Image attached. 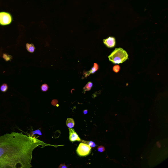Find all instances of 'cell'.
<instances>
[{"label":"cell","mask_w":168,"mask_h":168,"mask_svg":"<svg viewBox=\"0 0 168 168\" xmlns=\"http://www.w3.org/2000/svg\"><path fill=\"white\" fill-rule=\"evenodd\" d=\"M128 58L127 52L120 48H116L108 56L109 60L116 64L123 63Z\"/></svg>","instance_id":"7a4b0ae2"},{"label":"cell","mask_w":168,"mask_h":168,"mask_svg":"<svg viewBox=\"0 0 168 168\" xmlns=\"http://www.w3.org/2000/svg\"><path fill=\"white\" fill-rule=\"evenodd\" d=\"M12 17L8 13L4 12L0 13V25H9L11 23Z\"/></svg>","instance_id":"277c9868"},{"label":"cell","mask_w":168,"mask_h":168,"mask_svg":"<svg viewBox=\"0 0 168 168\" xmlns=\"http://www.w3.org/2000/svg\"><path fill=\"white\" fill-rule=\"evenodd\" d=\"M26 47L27 51L28 52H30V53H33L35 51V49L34 45L33 44H28L27 43L26 44Z\"/></svg>","instance_id":"9c48e42d"},{"label":"cell","mask_w":168,"mask_h":168,"mask_svg":"<svg viewBox=\"0 0 168 168\" xmlns=\"http://www.w3.org/2000/svg\"><path fill=\"white\" fill-rule=\"evenodd\" d=\"M98 68H99V66L97 64L95 63L94 67L92 68L91 70L89 72H86L85 73V77H88V76L90 75L91 74L94 73L96 71Z\"/></svg>","instance_id":"52a82bcc"},{"label":"cell","mask_w":168,"mask_h":168,"mask_svg":"<svg viewBox=\"0 0 168 168\" xmlns=\"http://www.w3.org/2000/svg\"><path fill=\"white\" fill-rule=\"evenodd\" d=\"M69 140L71 142L76 141H80L81 139L78 136V134L75 132V130L72 128H69Z\"/></svg>","instance_id":"5b68a950"},{"label":"cell","mask_w":168,"mask_h":168,"mask_svg":"<svg viewBox=\"0 0 168 168\" xmlns=\"http://www.w3.org/2000/svg\"><path fill=\"white\" fill-rule=\"evenodd\" d=\"M104 44L109 48H112L115 46L116 44L115 39L113 37H110L107 39L103 40Z\"/></svg>","instance_id":"8992f818"},{"label":"cell","mask_w":168,"mask_h":168,"mask_svg":"<svg viewBox=\"0 0 168 168\" xmlns=\"http://www.w3.org/2000/svg\"><path fill=\"white\" fill-rule=\"evenodd\" d=\"M58 168H67V167L66 166V165L64 164V163H63V164H61L59 166Z\"/></svg>","instance_id":"ac0fdd59"},{"label":"cell","mask_w":168,"mask_h":168,"mask_svg":"<svg viewBox=\"0 0 168 168\" xmlns=\"http://www.w3.org/2000/svg\"><path fill=\"white\" fill-rule=\"evenodd\" d=\"M41 89L42 91L45 92L48 90V86L46 84H43L41 86Z\"/></svg>","instance_id":"7c38bea8"},{"label":"cell","mask_w":168,"mask_h":168,"mask_svg":"<svg viewBox=\"0 0 168 168\" xmlns=\"http://www.w3.org/2000/svg\"><path fill=\"white\" fill-rule=\"evenodd\" d=\"M93 86V83L91 82H89L86 84L83 88L84 92L90 90Z\"/></svg>","instance_id":"30bf717a"},{"label":"cell","mask_w":168,"mask_h":168,"mask_svg":"<svg viewBox=\"0 0 168 168\" xmlns=\"http://www.w3.org/2000/svg\"><path fill=\"white\" fill-rule=\"evenodd\" d=\"M91 147L87 144L81 143L78 147L76 151L80 156H86L90 153Z\"/></svg>","instance_id":"3957f363"},{"label":"cell","mask_w":168,"mask_h":168,"mask_svg":"<svg viewBox=\"0 0 168 168\" xmlns=\"http://www.w3.org/2000/svg\"><path fill=\"white\" fill-rule=\"evenodd\" d=\"M37 134L40 135H42V133L40 130L38 129L34 131L32 133V135L31 136L33 137L35 134Z\"/></svg>","instance_id":"5bb4252c"},{"label":"cell","mask_w":168,"mask_h":168,"mask_svg":"<svg viewBox=\"0 0 168 168\" xmlns=\"http://www.w3.org/2000/svg\"><path fill=\"white\" fill-rule=\"evenodd\" d=\"M66 126L69 128H73L75 125V122L72 118H68L66 122Z\"/></svg>","instance_id":"ba28073f"},{"label":"cell","mask_w":168,"mask_h":168,"mask_svg":"<svg viewBox=\"0 0 168 168\" xmlns=\"http://www.w3.org/2000/svg\"><path fill=\"white\" fill-rule=\"evenodd\" d=\"M88 112V110H85L84 111V114H87V113Z\"/></svg>","instance_id":"d6986e66"},{"label":"cell","mask_w":168,"mask_h":168,"mask_svg":"<svg viewBox=\"0 0 168 168\" xmlns=\"http://www.w3.org/2000/svg\"><path fill=\"white\" fill-rule=\"evenodd\" d=\"M3 57L4 59V60H5L6 61L9 60L12 58V56L5 54H3Z\"/></svg>","instance_id":"4fadbf2b"},{"label":"cell","mask_w":168,"mask_h":168,"mask_svg":"<svg viewBox=\"0 0 168 168\" xmlns=\"http://www.w3.org/2000/svg\"><path fill=\"white\" fill-rule=\"evenodd\" d=\"M8 88L7 85L6 84H4L2 85L0 88V89L1 91L3 92H5L7 91Z\"/></svg>","instance_id":"8fae6325"},{"label":"cell","mask_w":168,"mask_h":168,"mask_svg":"<svg viewBox=\"0 0 168 168\" xmlns=\"http://www.w3.org/2000/svg\"><path fill=\"white\" fill-rule=\"evenodd\" d=\"M120 70V66L119 65H116L113 67V70L115 72H118Z\"/></svg>","instance_id":"9a60e30c"},{"label":"cell","mask_w":168,"mask_h":168,"mask_svg":"<svg viewBox=\"0 0 168 168\" xmlns=\"http://www.w3.org/2000/svg\"><path fill=\"white\" fill-rule=\"evenodd\" d=\"M88 145L90 146L91 147H94L96 146L95 143L92 141H89L88 143Z\"/></svg>","instance_id":"e0dca14e"},{"label":"cell","mask_w":168,"mask_h":168,"mask_svg":"<svg viewBox=\"0 0 168 168\" xmlns=\"http://www.w3.org/2000/svg\"><path fill=\"white\" fill-rule=\"evenodd\" d=\"M98 151L100 152H102L105 150L104 147L103 146H100L98 147Z\"/></svg>","instance_id":"2e32d148"},{"label":"cell","mask_w":168,"mask_h":168,"mask_svg":"<svg viewBox=\"0 0 168 168\" xmlns=\"http://www.w3.org/2000/svg\"><path fill=\"white\" fill-rule=\"evenodd\" d=\"M48 145H52L23 132L4 135L0 137V168L31 167L34 150Z\"/></svg>","instance_id":"6da1fadb"}]
</instances>
